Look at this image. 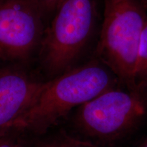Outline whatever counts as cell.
Here are the masks:
<instances>
[{
  "label": "cell",
  "mask_w": 147,
  "mask_h": 147,
  "mask_svg": "<svg viewBox=\"0 0 147 147\" xmlns=\"http://www.w3.org/2000/svg\"><path fill=\"white\" fill-rule=\"evenodd\" d=\"M20 133L10 130L0 135V147H23L17 136Z\"/></svg>",
  "instance_id": "cell-10"
},
{
  "label": "cell",
  "mask_w": 147,
  "mask_h": 147,
  "mask_svg": "<svg viewBox=\"0 0 147 147\" xmlns=\"http://www.w3.org/2000/svg\"><path fill=\"white\" fill-rule=\"evenodd\" d=\"M147 117V88L108 89L76 110L72 122L81 138L100 147L130 135Z\"/></svg>",
  "instance_id": "cell-3"
},
{
  "label": "cell",
  "mask_w": 147,
  "mask_h": 147,
  "mask_svg": "<svg viewBox=\"0 0 147 147\" xmlns=\"http://www.w3.org/2000/svg\"><path fill=\"white\" fill-rule=\"evenodd\" d=\"M96 0H62L45 29L36 69L49 80L80 65L94 34Z\"/></svg>",
  "instance_id": "cell-2"
},
{
  "label": "cell",
  "mask_w": 147,
  "mask_h": 147,
  "mask_svg": "<svg viewBox=\"0 0 147 147\" xmlns=\"http://www.w3.org/2000/svg\"><path fill=\"white\" fill-rule=\"evenodd\" d=\"M49 24L62 0H34Z\"/></svg>",
  "instance_id": "cell-9"
},
{
  "label": "cell",
  "mask_w": 147,
  "mask_h": 147,
  "mask_svg": "<svg viewBox=\"0 0 147 147\" xmlns=\"http://www.w3.org/2000/svg\"><path fill=\"white\" fill-rule=\"evenodd\" d=\"M45 82L32 65L0 61V135L26 113Z\"/></svg>",
  "instance_id": "cell-6"
},
{
  "label": "cell",
  "mask_w": 147,
  "mask_h": 147,
  "mask_svg": "<svg viewBox=\"0 0 147 147\" xmlns=\"http://www.w3.org/2000/svg\"><path fill=\"white\" fill-rule=\"evenodd\" d=\"M104 18L96 58L117 77L121 85L137 89L136 66L140 39L146 18L138 0H104Z\"/></svg>",
  "instance_id": "cell-4"
},
{
  "label": "cell",
  "mask_w": 147,
  "mask_h": 147,
  "mask_svg": "<svg viewBox=\"0 0 147 147\" xmlns=\"http://www.w3.org/2000/svg\"><path fill=\"white\" fill-rule=\"evenodd\" d=\"M47 25L34 0H0V61L32 65Z\"/></svg>",
  "instance_id": "cell-5"
},
{
  "label": "cell",
  "mask_w": 147,
  "mask_h": 147,
  "mask_svg": "<svg viewBox=\"0 0 147 147\" xmlns=\"http://www.w3.org/2000/svg\"><path fill=\"white\" fill-rule=\"evenodd\" d=\"M138 147H147V138L141 143V144Z\"/></svg>",
  "instance_id": "cell-11"
},
{
  "label": "cell",
  "mask_w": 147,
  "mask_h": 147,
  "mask_svg": "<svg viewBox=\"0 0 147 147\" xmlns=\"http://www.w3.org/2000/svg\"><path fill=\"white\" fill-rule=\"evenodd\" d=\"M135 83L137 88H147V20L141 34L138 49Z\"/></svg>",
  "instance_id": "cell-7"
},
{
  "label": "cell",
  "mask_w": 147,
  "mask_h": 147,
  "mask_svg": "<svg viewBox=\"0 0 147 147\" xmlns=\"http://www.w3.org/2000/svg\"><path fill=\"white\" fill-rule=\"evenodd\" d=\"M119 80L97 59H91L63 74L46 80L34 102L10 130L43 134L72 110L108 89Z\"/></svg>",
  "instance_id": "cell-1"
},
{
  "label": "cell",
  "mask_w": 147,
  "mask_h": 147,
  "mask_svg": "<svg viewBox=\"0 0 147 147\" xmlns=\"http://www.w3.org/2000/svg\"><path fill=\"white\" fill-rule=\"evenodd\" d=\"M36 147H100L81 138L61 134L40 142Z\"/></svg>",
  "instance_id": "cell-8"
}]
</instances>
